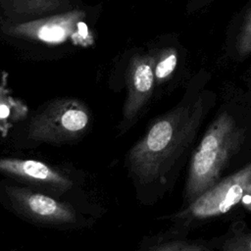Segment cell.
Listing matches in <instances>:
<instances>
[{
  "label": "cell",
  "mask_w": 251,
  "mask_h": 251,
  "mask_svg": "<svg viewBox=\"0 0 251 251\" xmlns=\"http://www.w3.org/2000/svg\"><path fill=\"white\" fill-rule=\"evenodd\" d=\"M202 96L156 119L128 150L125 165L137 194L165 185L177 160L193 140L205 114Z\"/></svg>",
  "instance_id": "cell-1"
},
{
  "label": "cell",
  "mask_w": 251,
  "mask_h": 251,
  "mask_svg": "<svg viewBox=\"0 0 251 251\" xmlns=\"http://www.w3.org/2000/svg\"><path fill=\"white\" fill-rule=\"evenodd\" d=\"M244 135V129L227 113L213 122L191 158L185 185L189 203L218 181L229 159L239 150Z\"/></svg>",
  "instance_id": "cell-2"
},
{
  "label": "cell",
  "mask_w": 251,
  "mask_h": 251,
  "mask_svg": "<svg viewBox=\"0 0 251 251\" xmlns=\"http://www.w3.org/2000/svg\"><path fill=\"white\" fill-rule=\"evenodd\" d=\"M0 203L22 220L52 228H77L89 220L70 202L29 186L0 181Z\"/></svg>",
  "instance_id": "cell-3"
},
{
  "label": "cell",
  "mask_w": 251,
  "mask_h": 251,
  "mask_svg": "<svg viewBox=\"0 0 251 251\" xmlns=\"http://www.w3.org/2000/svg\"><path fill=\"white\" fill-rule=\"evenodd\" d=\"M90 123L91 112L83 102L60 98L46 104L30 119L25 138L34 144H65L79 139Z\"/></svg>",
  "instance_id": "cell-4"
},
{
  "label": "cell",
  "mask_w": 251,
  "mask_h": 251,
  "mask_svg": "<svg viewBox=\"0 0 251 251\" xmlns=\"http://www.w3.org/2000/svg\"><path fill=\"white\" fill-rule=\"evenodd\" d=\"M0 174L58 198L75 190L77 183L68 172L32 159L0 157Z\"/></svg>",
  "instance_id": "cell-5"
},
{
  "label": "cell",
  "mask_w": 251,
  "mask_h": 251,
  "mask_svg": "<svg viewBox=\"0 0 251 251\" xmlns=\"http://www.w3.org/2000/svg\"><path fill=\"white\" fill-rule=\"evenodd\" d=\"M250 188L251 164L205 190L190 203L188 212L196 218L225 214L240 202Z\"/></svg>",
  "instance_id": "cell-6"
},
{
  "label": "cell",
  "mask_w": 251,
  "mask_h": 251,
  "mask_svg": "<svg viewBox=\"0 0 251 251\" xmlns=\"http://www.w3.org/2000/svg\"><path fill=\"white\" fill-rule=\"evenodd\" d=\"M154 58L148 55H134L126 72L127 93L119 124V134H125L132 126L140 112L149 101L155 84Z\"/></svg>",
  "instance_id": "cell-7"
},
{
  "label": "cell",
  "mask_w": 251,
  "mask_h": 251,
  "mask_svg": "<svg viewBox=\"0 0 251 251\" xmlns=\"http://www.w3.org/2000/svg\"><path fill=\"white\" fill-rule=\"evenodd\" d=\"M84 17L82 11H73L45 19L12 25L6 31L14 36L28 38L47 44H59L72 37L82 44L84 37L78 34L77 27Z\"/></svg>",
  "instance_id": "cell-8"
},
{
  "label": "cell",
  "mask_w": 251,
  "mask_h": 251,
  "mask_svg": "<svg viewBox=\"0 0 251 251\" xmlns=\"http://www.w3.org/2000/svg\"><path fill=\"white\" fill-rule=\"evenodd\" d=\"M177 63V56L175 50H167L153 63L155 81L161 82L167 79L175 71Z\"/></svg>",
  "instance_id": "cell-9"
},
{
  "label": "cell",
  "mask_w": 251,
  "mask_h": 251,
  "mask_svg": "<svg viewBox=\"0 0 251 251\" xmlns=\"http://www.w3.org/2000/svg\"><path fill=\"white\" fill-rule=\"evenodd\" d=\"M59 3L60 0H14L16 11L29 14L52 11L59 6Z\"/></svg>",
  "instance_id": "cell-10"
},
{
  "label": "cell",
  "mask_w": 251,
  "mask_h": 251,
  "mask_svg": "<svg viewBox=\"0 0 251 251\" xmlns=\"http://www.w3.org/2000/svg\"><path fill=\"white\" fill-rule=\"evenodd\" d=\"M236 50L240 57H244L251 52V12L247 16L238 34Z\"/></svg>",
  "instance_id": "cell-11"
},
{
  "label": "cell",
  "mask_w": 251,
  "mask_h": 251,
  "mask_svg": "<svg viewBox=\"0 0 251 251\" xmlns=\"http://www.w3.org/2000/svg\"><path fill=\"white\" fill-rule=\"evenodd\" d=\"M184 242H168V243H163V244H159L156 246H151L149 247L150 250H160V251H164V250H199V249H203L202 247H197L194 245H184Z\"/></svg>",
  "instance_id": "cell-12"
},
{
  "label": "cell",
  "mask_w": 251,
  "mask_h": 251,
  "mask_svg": "<svg viewBox=\"0 0 251 251\" xmlns=\"http://www.w3.org/2000/svg\"><path fill=\"white\" fill-rule=\"evenodd\" d=\"M233 244V243H230ZM225 249H229V250H248L251 251V238H248L246 240H239L235 242L231 246H227Z\"/></svg>",
  "instance_id": "cell-13"
},
{
  "label": "cell",
  "mask_w": 251,
  "mask_h": 251,
  "mask_svg": "<svg viewBox=\"0 0 251 251\" xmlns=\"http://www.w3.org/2000/svg\"><path fill=\"white\" fill-rule=\"evenodd\" d=\"M8 114V108L4 105V104H1L0 105V118H5Z\"/></svg>",
  "instance_id": "cell-14"
}]
</instances>
